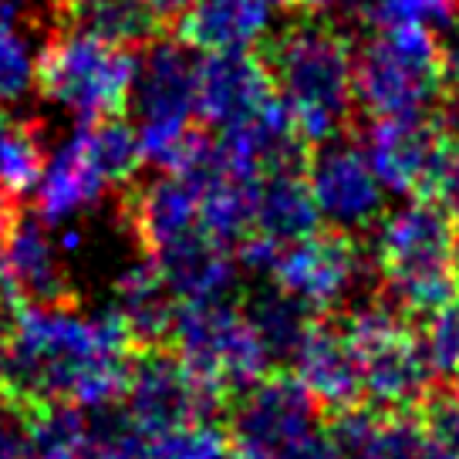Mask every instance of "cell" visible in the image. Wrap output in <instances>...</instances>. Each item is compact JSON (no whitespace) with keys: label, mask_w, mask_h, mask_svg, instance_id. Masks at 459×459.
<instances>
[{"label":"cell","mask_w":459,"mask_h":459,"mask_svg":"<svg viewBox=\"0 0 459 459\" xmlns=\"http://www.w3.org/2000/svg\"><path fill=\"white\" fill-rule=\"evenodd\" d=\"M129 331L115 307L82 315L74 307L14 301V338L4 395L17 409L74 402L82 409L122 399L132 365Z\"/></svg>","instance_id":"cell-1"},{"label":"cell","mask_w":459,"mask_h":459,"mask_svg":"<svg viewBox=\"0 0 459 459\" xmlns=\"http://www.w3.org/2000/svg\"><path fill=\"white\" fill-rule=\"evenodd\" d=\"M257 55L311 145L359 129L355 34L342 21L301 11L298 21L267 34Z\"/></svg>","instance_id":"cell-2"},{"label":"cell","mask_w":459,"mask_h":459,"mask_svg":"<svg viewBox=\"0 0 459 459\" xmlns=\"http://www.w3.org/2000/svg\"><path fill=\"white\" fill-rule=\"evenodd\" d=\"M456 244V216L432 196H412L375 227V284L416 328L459 294Z\"/></svg>","instance_id":"cell-3"},{"label":"cell","mask_w":459,"mask_h":459,"mask_svg":"<svg viewBox=\"0 0 459 459\" xmlns=\"http://www.w3.org/2000/svg\"><path fill=\"white\" fill-rule=\"evenodd\" d=\"M355 99L361 118L439 115L449 99L439 38L432 28H375L355 51Z\"/></svg>","instance_id":"cell-4"},{"label":"cell","mask_w":459,"mask_h":459,"mask_svg":"<svg viewBox=\"0 0 459 459\" xmlns=\"http://www.w3.org/2000/svg\"><path fill=\"white\" fill-rule=\"evenodd\" d=\"M179 38H159L135 55L132 112L143 132L145 159L176 172L200 132V61Z\"/></svg>","instance_id":"cell-5"},{"label":"cell","mask_w":459,"mask_h":459,"mask_svg":"<svg viewBox=\"0 0 459 459\" xmlns=\"http://www.w3.org/2000/svg\"><path fill=\"white\" fill-rule=\"evenodd\" d=\"M132 82L135 51L61 24L48 30L38 55V91L57 108L82 122L122 115L132 99Z\"/></svg>","instance_id":"cell-6"},{"label":"cell","mask_w":459,"mask_h":459,"mask_svg":"<svg viewBox=\"0 0 459 459\" xmlns=\"http://www.w3.org/2000/svg\"><path fill=\"white\" fill-rule=\"evenodd\" d=\"M169 348L193 368V375H200L227 399L273 372L264 344L240 311V301L230 304L227 298L179 301Z\"/></svg>","instance_id":"cell-7"},{"label":"cell","mask_w":459,"mask_h":459,"mask_svg":"<svg viewBox=\"0 0 459 459\" xmlns=\"http://www.w3.org/2000/svg\"><path fill=\"white\" fill-rule=\"evenodd\" d=\"M118 402L145 439H159L166 432L213 419L227 395L206 385L200 375H193V368L169 344H159L132 351L129 378Z\"/></svg>","instance_id":"cell-8"},{"label":"cell","mask_w":459,"mask_h":459,"mask_svg":"<svg viewBox=\"0 0 459 459\" xmlns=\"http://www.w3.org/2000/svg\"><path fill=\"white\" fill-rule=\"evenodd\" d=\"M271 277L273 284L311 304L317 315H334L375 284V267L359 237L325 227L284 247Z\"/></svg>","instance_id":"cell-9"},{"label":"cell","mask_w":459,"mask_h":459,"mask_svg":"<svg viewBox=\"0 0 459 459\" xmlns=\"http://www.w3.org/2000/svg\"><path fill=\"white\" fill-rule=\"evenodd\" d=\"M304 176L328 227L351 233L359 240L372 237L385 213V186L361 149L359 129L311 145Z\"/></svg>","instance_id":"cell-10"},{"label":"cell","mask_w":459,"mask_h":459,"mask_svg":"<svg viewBox=\"0 0 459 459\" xmlns=\"http://www.w3.org/2000/svg\"><path fill=\"white\" fill-rule=\"evenodd\" d=\"M359 143L382 186L405 196H432L446 162L459 149L439 115L359 118Z\"/></svg>","instance_id":"cell-11"},{"label":"cell","mask_w":459,"mask_h":459,"mask_svg":"<svg viewBox=\"0 0 459 459\" xmlns=\"http://www.w3.org/2000/svg\"><path fill=\"white\" fill-rule=\"evenodd\" d=\"M321 426V405L294 372H267L233 395L230 432L240 449L281 456L287 446Z\"/></svg>","instance_id":"cell-12"},{"label":"cell","mask_w":459,"mask_h":459,"mask_svg":"<svg viewBox=\"0 0 459 459\" xmlns=\"http://www.w3.org/2000/svg\"><path fill=\"white\" fill-rule=\"evenodd\" d=\"M51 223L38 210H14L4 233V290L21 304L74 307L82 304L61 247L51 237Z\"/></svg>","instance_id":"cell-13"},{"label":"cell","mask_w":459,"mask_h":459,"mask_svg":"<svg viewBox=\"0 0 459 459\" xmlns=\"http://www.w3.org/2000/svg\"><path fill=\"white\" fill-rule=\"evenodd\" d=\"M273 82L257 51L230 48L200 61V122L216 132L240 129L273 101Z\"/></svg>","instance_id":"cell-14"},{"label":"cell","mask_w":459,"mask_h":459,"mask_svg":"<svg viewBox=\"0 0 459 459\" xmlns=\"http://www.w3.org/2000/svg\"><path fill=\"white\" fill-rule=\"evenodd\" d=\"M328 432L344 459H449L422 412H378L361 402L334 412Z\"/></svg>","instance_id":"cell-15"},{"label":"cell","mask_w":459,"mask_h":459,"mask_svg":"<svg viewBox=\"0 0 459 459\" xmlns=\"http://www.w3.org/2000/svg\"><path fill=\"white\" fill-rule=\"evenodd\" d=\"M118 216H122L135 247L143 250V257H152L156 250L172 244L176 237L203 227L200 196L176 172L152 176V179H135L129 186H122Z\"/></svg>","instance_id":"cell-16"},{"label":"cell","mask_w":459,"mask_h":459,"mask_svg":"<svg viewBox=\"0 0 459 459\" xmlns=\"http://www.w3.org/2000/svg\"><path fill=\"white\" fill-rule=\"evenodd\" d=\"M290 372L301 378V385L311 392V399L331 416L365 402L359 351L334 315L317 317V325L307 334Z\"/></svg>","instance_id":"cell-17"},{"label":"cell","mask_w":459,"mask_h":459,"mask_svg":"<svg viewBox=\"0 0 459 459\" xmlns=\"http://www.w3.org/2000/svg\"><path fill=\"white\" fill-rule=\"evenodd\" d=\"M162 281L169 284L176 301H210L227 298V290L237 281V254L233 247L216 240L206 227H196L176 237L172 244L152 254Z\"/></svg>","instance_id":"cell-18"},{"label":"cell","mask_w":459,"mask_h":459,"mask_svg":"<svg viewBox=\"0 0 459 459\" xmlns=\"http://www.w3.org/2000/svg\"><path fill=\"white\" fill-rule=\"evenodd\" d=\"M240 311L260 338L273 372H290L317 325V311L281 284H257L240 298Z\"/></svg>","instance_id":"cell-19"},{"label":"cell","mask_w":459,"mask_h":459,"mask_svg":"<svg viewBox=\"0 0 459 459\" xmlns=\"http://www.w3.org/2000/svg\"><path fill=\"white\" fill-rule=\"evenodd\" d=\"M101 186H108L95 169V162L85 149V132L74 129L72 139L57 145L55 152H48L44 172L38 179V213L55 227V223H68L74 216L88 210L91 203L101 196Z\"/></svg>","instance_id":"cell-20"},{"label":"cell","mask_w":459,"mask_h":459,"mask_svg":"<svg viewBox=\"0 0 459 459\" xmlns=\"http://www.w3.org/2000/svg\"><path fill=\"white\" fill-rule=\"evenodd\" d=\"M112 307L115 315L122 317L135 348L169 344L172 321H176L179 304H176V294L169 290V284L162 281L159 267L149 257L118 273Z\"/></svg>","instance_id":"cell-21"},{"label":"cell","mask_w":459,"mask_h":459,"mask_svg":"<svg viewBox=\"0 0 459 459\" xmlns=\"http://www.w3.org/2000/svg\"><path fill=\"white\" fill-rule=\"evenodd\" d=\"M321 230V210L315 203L304 169L267 172L254 193V230L273 244L290 247Z\"/></svg>","instance_id":"cell-22"},{"label":"cell","mask_w":459,"mask_h":459,"mask_svg":"<svg viewBox=\"0 0 459 459\" xmlns=\"http://www.w3.org/2000/svg\"><path fill=\"white\" fill-rule=\"evenodd\" d=\"M55 24L85 30L126 51H143L166 30L145 0H55Z\"/></svg>","instance_id":"cell-23"},{"label":"cell","mask_w":459,"mask_h":459,"mask_svg":"<svg viewBox=\"0 0 459 459\" xmlns=\"http://www.w3.org/2000/svg\"><path fill=\"white\" fill-rule=\"evenodd\" d=\"M271 4L267 0H196L179 24L176 38L196 51L250 48L267 38Z\"/></svg>","instance_id":"cell-24"},{"label":"cell","mask_w":459,"mask_h":459,"mask_svg":"<svg viewBox=\"0 0 459 459\" xmlns=\"http://www.w3.org/2000/svg\"><path fill=\"white\" fill-rule=\"evenodd\" d=\"M48 126L0 101V200L24 203L48 162Z\"/></svg>","instance_id":"cell-25"},{"label":"cell","mask_w":459,"mask_h":459,"mask_svg":"<svg viewBox=\"0 0 459 459\" xmlns=\"http://www.w3.org/2000/svg\"><path fill=\"white\" fill-rule=\"evenodd\" d=\"M85 132V149L95 169L101 172L105 183L112 186H129L139 179V169L145 162V145L139 126L126 122L122 115H105V118H91L82 126Z\"/></svg>","instance_id":"cell-26"},{"label":"cell","mask_w":459,"mask_h":459,"mask_svg":"<svg viewBox=\"0 0 459 459\" xmlns=\"http://www.w3.org/2000/svg\"><path fill=\"white\" fill-rule=\"evenodd\" d=\"M44 34L28 21L0 17V101L14 105L38 88V55Z\"/></svg>","instance_id":"cell-27"},{"label":"cell","mask_w":459,"mask_h":459,"mask_svg":"<svg viewBox=\"0 0 459 459\" xmlns=\"http://www.w3.org/2000/svg\"><path fill=\"white\" fill-rule=\"evenodd\" d=\"M459 14V0H365L361 21L375 28H405V24H422V28L439 30L446 21Z\"/></svg>","instance_id":"cell-28"},{"label":"cell","mask_w":459,"mask_h":459,"mask_svg":"<svg viewBox=\"0 0 459 459\" xmlns=\"http://www.w3.org/2000/svg\"><path fill=\"white\" fill-rule=\"evenodd\" d=\"M419 342L436 375L459 372V294L419 325Z\"/></svg>","instance_id":"cell-29"},{"label":"cell","mask_w":459,"mask_h":459,"mask_svg":"<svg viewBox=\"0 0 459 459\" xmlns=\"http://www.w3.org/2000/svg\"><path fill=\"white\" fill-rule=\"evenodd\" d=\"M419 412H422V419L429 422V429L436 432V439H439L449 453H456L459 449V392H456V385L453 388L436 385L429 399L422 402Z\"/></svg>","instance_id":"cell-30"},{"label":"cell","mask_w":459,"mask_h":459,"mask_svg":"<svg viewBox=\"0 0 459 459\" xmlns=\"http://www.w3.org/2000/svg\"><path fill=\"white\" fill-rule=\"evenodd\" d=\"M273 459H344V456H342V449L334 446V439H331V432L317 426L315 432H307L304 439H298L294 446H287L284 453Z\"/></svg>","instance_id":"cell-31"},{"label":"cell","mask_w":459,"mask_h":459,"mask_svg":"<svg viewBox=\"0 0 459 459\" xmlns=\"http://www.w3.org/2000/svg\"><path fill=\"white\" fill-rule=\"evenodd\" d=\"M0 459H28L24 456V419L17 405H0Z\"/></svg>","instance_id":"cell-32"},{"label":"cell","mask_w":459,"mask_h":459,"mask_svg":"<svg viewBox=\"0 0 459 459\" xmlns=\"http://www.w3.org/2000/svg\"><path fill=\"white\" fill-rule=\"evenodd\" d=\"M432 200L443 203L446 210L456 216V223H459V149L453 152V159L446 162V169H443V176H439V183H436Z\"/></svg>","instance_id":"cell-33"},{"label":"cell","mask_w":459,"mask_h":459,"mask_svg":"<svg viewBox=\"0 0 459 459\" xmlns=\"http://www.w3.org/2000/svg\"><path fill=\"white\" fill-rule=\"evenodd\" d=\"M11 338H14V298L0 290V392H4V375L11 359Z\"/></svg>","instance_id":"cell-34"},{"label":"cell","mask_w":459,"mask_h":459,"mask_svg":"<svg viewBox=\"0 0 459 459\" xmlns=\"http://www.w3.org/2000/svg\"><path fill=\"white\" fill-rule=\"evenodd\" d=\"M145 4L152 7V14H156L166 28H176V24L193 11L196 0H145Z\"/></svg>","instance_id":"cell-35"},{"label":"cell","mask_w":459,"mask_h":459,"mask_svg":"<svg viewBox=\"0 0 459 459\" xmlns=\"http://www.w3.org/2000/svg\"><path fill=\"white\" fill-rule=\"evenodd\" d=\"M439 118H443L446 132L453 135V143L459 145V91H453L449 99H446L443 112H439Z\"/></svg>","instance_id":"cell-36"},{"label":"cell","mask_w":459,"mask_h":459,"mask_svg":"<svg viewBox=\"0 0 459 459\" xmlns=\"http://www.w3.org/2000/svg\"><path fill=\"white\" fill-rule=\"evenodd\" d=\"M271 7H281V11H301V0H267Z\"/></svg>","instance_id":"cell-37"},{"label":"cell","mask_w":459,"mask_h":459,"mask_svg":"<svg viewBox=\"0 0 459 459\" xmlns=\"http://www.w3.org/2000/svg\"><path fill=\"white\" fill-rule=\"evenodd\" d=\"M456 281H459V244H456Z\"/></svg>","instance_id":"cell-38"},{"label":"cell","mask_w":459,"mask_h":459,"mask_svg":"<svg viewBox=\"0 0 459 459\" xmlns=\"http://www.w3.org/2000/svg\"><path fill=\"white\" fill-rule=\"evenodd\" d=\"M449 459H459V449H456V453H449Z\"/></svg>","instance_id":"cell-39"}]
</instances>
